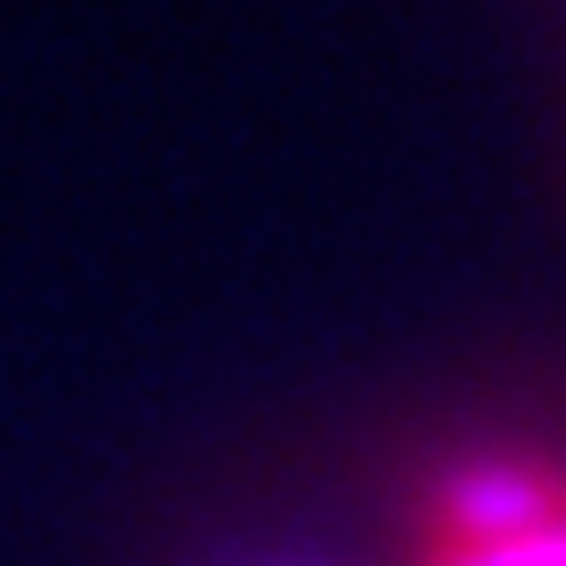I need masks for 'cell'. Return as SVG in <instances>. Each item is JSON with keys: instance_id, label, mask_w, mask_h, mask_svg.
Returning <instances> with one entry per match:
<instances>
[{"instance_id": "6da1fadb", "label": "cell", "mask_w": 566, "mask_h": 566, "mask_svg": "<svg viewBox=\"0 0 566 566\" xmlns=\"http://www.w3.org/2000/svg\"><path fill=\"white\" fill-rule=\"evenodd\" d=\"M427 545H507L566 523V471L537 457H471L427 485Z\"/></svg>"}, {"instance_id": "7a4b0ae2", "label": "cell", "mask_w": 566, "mask_h": 566, "mask_svg": "<svg viewBox=\"0 0 566 566\" xmlns=\"http://www.w3.org/2000/svg\"><path fill=\"white\" fill-rule=\"evenodd\" d=\"M420 566H566V523L507 545H420Z\"/></svg>"}]
</instances>
